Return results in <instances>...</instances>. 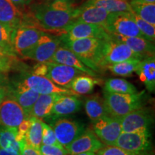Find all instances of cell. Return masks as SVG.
I'll return each mask as SVG.
<instances>
[{
    "label": "cell",
    "instance_id": "cell-1",
    "mask_svg": "<svg viewBox=\"0 0 155 155\" xmlns=\"http://www.w3.org/2000/svg\"><path fill=\"white\" fill-rule=\"evenodd\" d=\"M29 13L40 30L59 36L76 21V7L73 10L64 11L45 2L31 6Z\"/></svg>",
    "mask_w": 155,
    "mask_h": 155
},
{
    "label": "cell",
    "instance_id": "cell-2",
    "mask_svg": "<svg viewBox=\"0 0 155 155\" xmlns=\"http://www.w3.org/2000/svg\"><path fill=\"white\" fill-rule=\"evenodd\" d=\"M104 39L84 38L63 42V45L74 53L85 65L95 72H99V63Z\"/></svg>",
    "mask_w": 155,
    "mask_h": 155
},
{
    "label": "cell",
    "instance_id": "cell-3",
    "mask_svg": "<svg viewBox=\"0 0 155 155\" xmlns=\"http://www.w3.org/2000/svg\"><path fill=\"white\" fill-rule=\"evenodd\" d=\"M145 91L137 94H114L104 91V101L109 116L119 118L143 107V96Z\"/></svg>",
    "mask_w": 155,
    "mask_h": 155
},
{
    "label": "cell",
    "instance_id": "cell-4",
    "mask_svg": "<svg viewBox=\"0 0 155 155\" xmlns=\"http://www.w3.org/2000/svg\"><path fill=\"white\" fill-rule=\"evenodd\" d=\"M144 57L134 53L127 45L111 38L106 39L103 45L99 66L104 68L111 64H115L128 60H142Z\"/></svg>",
    "mask_w": 155,
    "mask_h": 155
},
{
    "label": "cell",
    "instance_id": "cell-5",
    "mask_svg": "<svg viewBox=\"0 0 155 155\" xmlns=\"http://www.w3.org/2000/svg\"><path fill=\"white\" fill-rule=\"evenodd\" d=\"M104 28L108 34L144 38L134 20L132 12L111 13Z\"/></svg>",
    "mask_w": 155,
    "mask_h": 155
},
{
    "label": "cell",
    "instance_id": "cell-6",
    "mask_svg": "<svg viewBox=\"0 0 155 155\" xmlns=\"http://www.w3.org/2000/svg\"><path fill=\"white\" fill-rule=\"evenodd\" d=\"M61 44L60 38L44 32L33 47L23 52L20 55L23 58L33 60L38 63L50 61Z\"/></svg>",
    "mask_w": 155,
    "mask_h": 155
},
{
    "label": "cell",
    "instance_id": "cell-7",
    "mask_svg": "<svg viewBox=\"0 0 155 155\" xmlns=\"http://www.w3.org/2000/svg\"><path fill=\"white\" fill-rule=\"evenodd\" d=\"M114 145L130 152H150L152 150L151 133L149 129L121 132Z\"/></svg>",
    "mask_w": 155,
    "mask_h": 155
},
{
    "label": "cell",
    "instance_id": "cell-8",
    "mask_svg": "<svg viewBox=\"0 0 155 155\" xmlns=\"http://www.w3.org/2000/svg\"><path fill=\"white\" fill-rule=\"evenodd\" d=\"M92 130L100 141L106 146H111L121 134L119 118L107 115L92 121Z\"/></svg>",
    "mask_w": 155,
    "mask_h": 155
},
{
    "label": "cell",
    "instance_id": "cell-9",
    "mask_svg": "<svg viewBox=\"0 0 155 155\" xmlns=\"http://www.w3.org/2000/svg\"><path fill=\"white\" fill-rule=\"evenodd\" d=\"M17 83H21L39 94H56L79 96L68 88L57 86L45 76H40L32 73H25Z\"/></svg>",
    "mask_w": 155,
    "mask_h": 155
},
{
    "label": "cell",
    "instance_id": "cell-10",
    "mask_svg": "<svg viewBox=\"0 0 155 155\" xmlns=\"http://www.w3.org/2000/svg\"><path fill=\"white\" fill-rule=\"evenodd\" d=\"M90 38L106 40L109 38V34L99 25L75 21L67 29L65 33L60 36L61 42Z\"/></svg>",
    "mask_w": 155,
    "mask_h": 155
},
{
    "label": "cell",
    "instance_id": "cell-11",
    "mask_svg": "<svg viewBox=\"0 0 155 155\" xmlns=\"http://www.w3.org/2000/svg\"><path fill=\"white\" fill-rule=\"evenodd\" d=\"M44 32L34 25L26 22H22L15 29L12 45L17 55H21L23 52L33 47Z\"/></svg>",
    "mask_w": 155,
    "mask_h": 155
},
{
    "label": "cell",
    "instance_id": "cell-12",
    "mask_svg": "<svg viewBox=\"0 0 155 155\" xmlns=\"http://www.w3.org/2000/svg\"><path fill=\"white\" fill-rule=\"evenodd\" d=\"M53 129L58 142L65 148L86 130L84 124L65 118L56 120Z\"/></svg>",
    "mask_w": 155,
    "mask_h": 155
},
{
    "label": "cell",
    "instance_id": "cell-13",
    "mask_svg": "<svg viewBox=\"0 0 155 155\" xmlns=\"http://www.w3.org/2000/svg\"><path fill=\"white\" fill-rule=\"evenodd\" d=\"M120 121L121 132H134L150 129L154 118L149 108L141 107L121 117Z\"/></svg>",
    "mask_w": 155,
    "mask_h": 155
},
{
    "label": "cell",
    "instance_id": "cell-14",
    "mask_svg": "<svg viewBox=\"0 0 155 155\" xmlns=\"http://www.w3.org/2000/svg\"><path fill=\"white\" fill-rule=\"evenodd\" d=\"M26 119L24 110L11 97L7 96L0 104V126L17 129Z\"/></svg>",
    "mask_w": 155,
    "mask_h": 155
},
{
    "label": "cell",
    "instance_id": "cell-15",
    "mask_svg": "<svg viewBox=\"0 0 155 155\" xmlns=\"http://www.w3.org/2000/svg\"><path fill=\"white\" fill-rule=\"evenodd\" d=\"M48 67V71L45 77L58 86L66 88L68 85L78 75L85 74L74 68L55 63V62H45Z\"/></svg>",
    "mask_w": 155,
    "mask_h": 155
},
{
    "label": "cell",
    "instance_id": "cell-16",
    "mask_svg": "<svg viewBox=\"0 0 155 155\" xmlns=\"http://www.w3.org/2000/svg\"><path fill=\"white\" fill-rule=\"evenodd\" d=\"M105 147L91 129H87L81 136L65 147L70 155L83 152H97Z\"/></svg>",
    "mask_w": 155,
    "mask_h": 155
},
{
    "label": "cell",
    "instance_id": "cell-17",
    "mask_svg": "<svg viewBox=\"0 0 155 155\" xmlns=\"http://www.w3.org/2000/svg\"><path fill=\"white\" fill-rule=\"evenodd\" d=\"M7 88V96L16 101L24 110L28 118H30L32 108L40 94L17 82L15 83L14 88Z\"/></svg>",
    "mask_w": 155,
    "mask_h": 155
},
{
    "label": "cell",
    "instance_id": "cell-18",
    "mask_svg": "<svg viewBox=\"0 0 155 155\" xmlns=\"http://www.w3.org/2000/svg\"><path fill=\"white\" fill-rule=\"evenodd\" d=\"M50 61L73 67L91 77L96 78L97 76L95 71L85 65L74 53L64 45H60L58 47Z\"/></svg>",
    "mask_w": 155,
    "mask_h": 155
},
{
    "label": "cell",
    "instance_id": "cell-19",
    "mask_svg": "<svg viewBox=\"0 0 155 155\" xmlns=\"http://www.w3.org/2000/svg\"><path fill=\"white\" fill-rule=\"evenodd\" d=\"M78 97L73 95L61 96L54 104L48 119H52L54 121L61 116L71 115L80 111L82 101Z\"/></svg>",
    "mask_w": 155,
    "mask_h": 155
},
{
    "label": "cell",
    "instance_id": "cell-20",
    "mask_svg": "<svg viewBox=\"0 0 155 155\" xmlns=\"http://www.w3.org/2000/svg\"><path fill=\"white\" fill-rule=\"evenodd\" d=\"M111 13L100 7L87 5L76 7V21L96 25L104 28Z\"/></svg>",
    "mask_w": 155,
    "mask_h": 155
},
{
    "label": "cell",
    "instance_id": "cell-21",
    "mask_svg": "<svg viewBox=\"0 0 155 155\" xmlns=\"http://www.w3.org/2000/svg\"><path fill=\"white\" fill-rule=\"evenodd\" d=\"M25 13L9 0H0V22L16 29L22 24Z\"/></svg>",
    "mask_w": 155,
    "mask_h": 155
},
{
    "label": "cell",
    "instance_id": "cell-22",
    "mask_svg": "<svg viewBox=\"0 0 155 155\" xmlns=\"http://www.w3.org/2000/svg\"><path fill=\"white\" fill-rule=\"evenodd\" d=\"M110 38L120 41L129 47L131 50L143 57L154 55V42L141 37H124L109 34Z\"/></svg>",
    "mask_w": 155,
    "mask_h": 155
},
{
    "label": "cell",
    "instance_id": "cell-23",
    "mask_svg": "<svg viewBox=\"0 0 155 155\" xmlns=\"http://www.w3.org/2000/svg\"><path fill=\"white\" fill-rule=\"evenodd\" d=\"M140 81L147 90L154 92L155 90V58L154 55L148 56L140 61L137 71Z\"/></svg>",
    "mask_w": 155,
    "mask_h": 155
},
{
    "label": "cell",
    "instance_id": "cell-24",
    "mask_svg": "<svg viewBox=\"0 0 155 155\" xmlns=\"http://www.w3.org/2000/svg\"><path fill=\"white\" fill-rule=\"evenodd\" d=\"M63 95L61 94H40L34 104L30 113V117L42 119H46L51 113L52 108L57 100Z\"/></svg>",
    "mask_w": 155,
    "mask_h": 155
},
{
    "label": "cell",
    "instance_id": "cell-25",
    "mask_svg": "<svg viewBox=\"0 0 155 155\" xmlns=\"http://www.w3.org/2000/svg\"><path fill=\"white\" fill-rule=\"evenodd\" d=\"M81 5L100 7L109 13L132 12L130 4L127 0H87Z\"/></svg>",
    "mask_w": 155,
    "mask_h": 155
},
{
    "label": "cell",
    "instance_id": "cell-26",
    "mask_svg": "<svg viewBox=\"0 0 155 155\" xmlns=\"http://www.w3.org/2000/svg\"><path fill=\"white\" fill-rule=\"evenodd\" d=\"M84 107L87 115L92 121L108 115L104 105V98L98 94L86 97L84 102Z\"/></svg>",
    "mask_w": 155,
    "mask_h": 155
},
{
    "label": "cell",
    "instance_id": "cell-27",
    "mask_svg": "<svg viewBox=\"0 0 155 155\" xmlns=\"http://www.w3.org/2000/svg\"><path fill=\"white\" fill-rule=\"evenodd\" d=\"M132 12L147 22L155 25V2L129 0Z\"/></svg>",
    "mask_w": 155,
    "mask_h": 155
},
{
    "label": "cell",
    "instance_id": "cell-28",
    "mask_svg": "<svg viewBox=\"0 0 155 155\" xmlns=\"http://www.w3.org/2000/svg\"><path fill=\"white\" fill-rule=\"evenodd\" d=\"M17 129L0 126V149L20 152V142L17 139Z\"/></svg>",
    "mask_w": 155,
    "mask_h": 155
},
{
    "label": "cell",
    "instance_id": "cell-29",
    "mask_svg": "<svg viewBox=\"0 0 155 155\" xmlns=\"http://www.w3.org/2000/svg\"><path fill=\"white\" fill-rule=\"evenodd\" d=\"M96 79L90 75L83 74L78 75L68 85L67 88L70 89L77 95L90 94L94 90L95 85L97 83Z\"/></svg>",
    "mask_w": 155,
    "mask_h": 155
},
{
    "label": "cell",
    "instance_id": "cell-30",
    "mask_svg": "<svg viewBox=\"0 0 155 155\" xmlns=\"http://www.w3.org/2000/svg\"><path fill=\"white\" fill-rule=\"evenodd\" d=\"M31 125L25 136V141L29 146L39 150L42 145V119L31 116Z\"/></svg>",
    "mask_w": 155,
    "mask_h": 155
},
{
    "label": "cell",
    "instance_id": "cell-31",
    "mask_svg": "<svg viewBox=\"0 0 155 155\" xmlns=\"http://www.w3.org/2000/svg\"><path fill=\"white\" fill-rule=\"evenodd\" d=\"M104 91L114 94H137V88L132 83L122 78H109L106 81Z\"/></svg>",
    "mask_w": 155,
    "mask_h": 155
},
{
    "label": "cell",
    "instance_id": "cell-32",
    "mask_svg": "<svg viewBox=\"0 0 155 155\" xmlns=\"http://www.w3.org/2000/svg\"><path fill=\"white\" fill-rule=\"evenodd\" d=\"M141 60L134 59L128 60L121 63L111 64L105 66L104 68L108 69L113 74L119 76H129L137 71Z\"/></svg>",
    "mask_w": 155,
    "mask_h": 155
},
{
    "label": "cell",
    "instance_id": "cell-33",
    "mask_svg": "<svg viewBox=\"0 0 155 155\" xmlns=\"http://www.w3.org/2000/svg\"><path fill=\"white\" fill-rule=\"evenodd\" d=\"M14 29L8 25L0 22V47L5 50L12 57L16 58L17 54L15 53L12 45V36Z\"/></svg>",
    "mask_w": 155,
    "mask_h": 155
},
{
    "label": "cell",
    "instance_id": "cell-34",
    "mask_svg": "<svg viewBox=\"0 0 155 155\" xmlns=\"http://www.w3.org/2000/svg\"><path fill=\"white\" fill-rule=\"evenodd\" d=\"M132 17L135 21L136 24L138 27L139 30H140L141 34L143 35L144 38L150 41L154 42L155 40V25H153L150 23L147 22V21L140 18L137 15L132 12Z\"/></svg>",
    "mask_w": 155,
    "mask_h": 155
},
{
    "label": "cell",
    "instance_id": "cell-35",
    "mask_svg": "<svg viewBox=\"0 0 155 155\" xmlns=\"http://www.w3.org/2000/svg\"><path fill=\"white\" fill-rule=\"evenodd\" d=\"M96 155H152L150 152H130L119 147L111 145L105 146L97 152Z\"/></svg>",
    "mask_w": 155,
    "mask_h": 155
},
{
    "label": "cell",
    "instance_id": "cell-36",
    "mask_svg": "<svg viewBox=\"0 0 155 155\" xmlns=\"http://www.w3.org/2000/svg\"><path fill=\"white\" fill-rule=\"evenodd\" d=\"M42 144L55 145L58 147H63L58 142L53 127L42 121Z\"/></svg>",
    "mask_w": 155,
    "mask_h": 155
},
{
    "label": "cell",
    "instance_id": "cell-37",
    "mask_svg": "<svg viewBox=\"0 0 155 155\" xmlns=\"http://www.w3.org/2000/svg\"><path fill=\"white\" fill-rule=\"evenodd\" d=\"M41 155H68L66 149L63 147H58L55 145L42 144L39 149Z\"/></svg>",
    "mask_w": 155,
    "mask_h": 155
},
{
    "label": "cell",
    "instance_id": "cell-38",
    "mask_svg": "<svg viewBox=\"0 0 155 155\" xmlns=\"http://www.w3.org/2000/svg\"><path fill=\"white\" fill-rule=\"evenodd\" d=\"M31 125V120L30 118L26 119L23 121L17 128V139L19 142L24 141L25 136L30 129Z\"/></svg>",
    "mask_w": 155,
    "mask_h": 155
},
{
    "label": "cell",
    "instance_id": "cell-39",
    "mask_svg": "<svg viewBox=\"0 0 155 155\" xmlns=\"http://www.w3.org/2000/svg\"><path fill=\"white\" fill-rule=\"evenodd\" d=\"M15 59L11 56H0V73L9 71L14 65Z\"/></svg>",
    "mask_w": 155,
    "mask_h": 155
},
{
    "label": "cell",
    "instance_id": "cell-40",
    "mask_svg": "<svg viewBox=\"0 0 155 155\" xmlns=\"http://www.w3.org/2000/svg\"><path fill=\"white\" fill-rule=\"evenodd\" d=\"M19 155H41V154H40L39 150L29 146L24 140L20 142V152H19Z\"/></svg>",
    "mask_w": 155,
    "mask_h": 155
},
{
    "label": "cell",
    "instance_id": "cell-41",
    "mask_svg": "<svg viewBox=\"0 0 155 155\" xmlns=\"http://www.w3.org/2000/svg\"><path fill=\"white\" fill-rule=\"evenodd\" d=\"M47 71V65H46L45 62H44V63H38V65H36L34 67L33 71H32V73H33V74L40 75V76H45Z\"/></svg>",
    "mask_w": 155,
    "mask_h": 155
},
{
    "label": "cell",
    "instance_id": "cell-42",
    "mask_svg": "<svg viewBox=\"0 0 155 155\" xmlns=\"http://www.w3.org/2000/svg\"><path fill=\"white\" fill-rule=\"evenodd\" d=\"M19 9H22L31 2V0H9Z\"/></svg>",
    "mask_w": 155,
    "mask_h": 155
},
{
    "label": "cell",
    "instance_id": "cell-43",
    "mask_svg": "<svg viewBox=\"0 0 155 155\" xmlns=\"http://www.w3.org/2000/svg\"><path fill=\"white\" fill-rule=\"evenodd\" d=\"M8 94V88L0 86V104L5 99Z\"/></svg>",
    "mask_w": 155,
    "mask_h": 155
},
{
    "label": "cell",
    "instance_id": "cell-44",
    "mask_svg": "<svg viewBox=\"0 0 155 155\" xmlns=\"http://www.w3.org/2000/svg\"><path fill=\"white\" fill-rule=\"evenodd\" d=\"M0 155H19V153L0 149Z\"/></svg>",
    "mask_w": 155,
    "mask_h": 155
},
{
    "label": "cell",
    "instance_id": "cell-45",
    "mask_svg": "<svg viewBox=\"0 0 155 155\" xmlns=\"http://www.w3.org/2000/svg\"><path fill=\"white\" fill-rule=\"evenodd\" d=\"M0 56H11V57H12L10 54L7 53L5 50H4L3 48H2L1 47H0Z\"/></svg>",
    "mask_w": 155,
    "mask_h": 155
},
{
    "label": "cell",
    "instance_id": "cell-46",
    "mask_svg": "<svg viewBox=\"0 0 155 155\" xmlns=\"http://www.w3.org/2000/svg\"><path fill=\"white\" fill-rule=\"evenodd\" d=\"M73 155H96V152H83V153H80V154H73Z\"/></svg>",
    "mask_w": 155,
    "mask_h": 155
},
{
    "label": "cell",
    "instance_id": "cell-47",
    "mask_svg": "<svg viewBox=\"0 0 155 155\" xmlns=\"http://www.w3.org/2000/svg\"><path fill=\"white\" fill-rule=\"evenodd\" d=\"M54 1H73V0H45L46 2H51Z\"/></svg>",
    "mask_w": 155,
    "mask_h": 155
},
{
    "label": "cell",
    "instance_id": "cell-48",
    "mask_svg": "<svg viewBox=\"0 0 155 155\" xmlns=\"http://www.w3.org/2000/svg\"><path fill=\"white\" fill-rule=\"evenodd\" d=\"M142 2H155V0H140Z\"/></svg>",
    "mask_w": 155,
    "mask_h": 155
},
{
    "label": "cell",
    "instance_id": "cell-49",
    "mask_svg": "<svg viewBox=\"0 0 155 155\" xmlns=\"http://www.w3.org/2000/svg\"><path fill=\"white\" fill-rule=\"evenodd\" d=\"M127 1H129V0H127Z\"/></svg>",
    "mask_w": 155,
    "mask_h": 155
}]
</instances>
